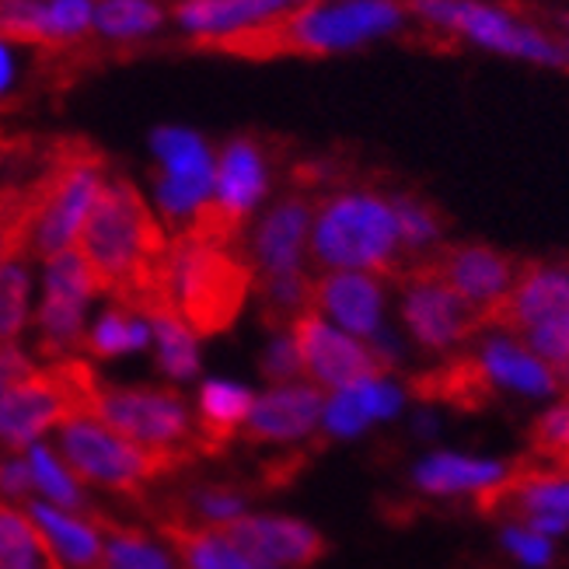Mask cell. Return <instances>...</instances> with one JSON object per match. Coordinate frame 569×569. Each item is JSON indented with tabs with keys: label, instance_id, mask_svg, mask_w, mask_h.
Instances as JSON below:
<instances>
[{
	"label": "cell",
	"instance_id": "obj_1",
	"mask_svg": "<svg viewBox=\"0 0 569 569\" xmlns=\"http://www.w3.org/2000/svg\"><path fill=\"white\" fill-rule=\"evenodd\" d=\"M168 244V231L127 176L102 182L78 234V252L91 269L98 293H112L116 305H127L137 315L164 301L171 305L164 287Z\"/></svg>",
	"mask_w": 569,
	"mask_h": 569
},
{
	"label": "cell",
	"instance_id": "obj_2",
	"mask_svg": "<svg viewBox=\"0 0 569 569\" xmlns=\"http://www.w3.org/2000/svg\"><path fill=\"white\" fill-rule=\"evenodd\" d=\"M409 8L402 0H311L280 18H269L256 29L224 39L192 42V49L224 53L241 60L277 57H329L346 53L370 39L395 36L406 24Z\"/></svg>",
	"mask_w": 569,
	"mask_h": 569
},
{
	"label": "cell",
	"instance_id": "obj_3",
	"mask_svg": "<svg viewBox=\"0 0 569 569\" xmlns=\"http://www.w3.org/2000/svg\"><path fill=\"white\" fill-rule=\"evenodd\" d=\"M308 252L315 266L399 280L406 252L391 196L370 189H342L326 196L315 207Z\"/></svg>",
	"mask_w": 569,
	"mask_h": 569
},
{
	"label": "cell",
	"instance_id": "obj_4",
	"mask_svg": "<svg viewBox=\"0 0 569 569\" xmlns=\"http://www.w3.org/2000/svg\"><path fill=\"white\" fill-rule=\"evenodd\" d=\"M164 287L176 311L196 336L228 332L256 287L249 256L228 244H210L189 234H171L164 259Z\"/></svg>",
	"mask_w": 569,
	"mask_h": 569
},
{
	"label": "cell",
	"instance_id": "obj_5",
	"mask_svg": "<svg viewBox=\"0 0 569 569\" xmlns=\"http://www.w3.org/2000/svg\"><path fill=\"white\" fill-rule=\"evenodd\" d=\"M106 182V154L84 137H63L49 143L42 168L29 179L32 186V244L36 259H53L78 241L84 220Z\"/></svg>",
	"mask_w": 569,
	"mask_h": 569
},
{
	"label": "cell",
	"instance_id": "obj_6",
	"mask_svg": "<svg viewBox=\"0 0 569 569\" xmlns=\"http://www.w3.org/2000/svg\"><path fill=\"white\" fill-rule=\"evenodd\" d=\"M60 455L70 476L116 492H140L147 482L192 461L186 451L143 448V443L106 427L91 412H78L60 423Z\"/></svg>",
	"mask_w": 569,
	"mask_h": 569
},
{
	"label": "cell",
	"instance_id": "obj_7",
	"mask_svg": "<svg viewBox=\"0 0 569 569\" xmlns=\"http://www.w3.org/2000/svg\"><path fill=\"white\" fill-rule=\"evenodd\" d=\"M102 378L91 363L67 357L46 370H32L0 395V443L8 451H24L29 443L63 419L88 412Z\"/></svg>",
	"mask_w": 569,
	"mask_h": 569
},
{
	"label": "cell",
	"instance_id": "obj_8",
	"mask_svg": "<svg viewBox=\"0 0 569 569\" xmlns=\"http://www.w3.org/2000/svg\"><path fill=\"white\" fill-rule=\"evenodd\" d=\"M406 8L409 14L423 21L427 29L451 32L458 39H468L513 60L566 70V53L559 39L538 32L531 21L513 14L510 8L482 4V0H406Z\"/></svg>",
	"mask_w": 569,
	"mask_h": 569
},
{
	"label": "cell",
	"instance_id": "obj_9",
	"mask_svg": "<svg viewBox=\"0 0 569 569\" xmlns=\"http://www.w3.org/2000/svg\"><path fill=\"white\" fill-rule=\"evenodd\" d=\"M116 433L151 451H186L196 458V423L186 399L171 388H109L98 385L88 406Z\"/></svg>",
	"mask_w": 569,
	"mask_h": 569
},
{
	"label": "cell",
	"instance_id": "obj_10",
	"mask_svg": "<svg viewBox=\"0 0 569 569\" xmlns=\"http://www.w3.org/2000/svg\"><path fill=\"white\" fill-rule=\"evenodd\" d=\"M402 287V321L416 346L430 353H451L455 346L468 342L486 329L482 311L458 297L448 283L427 273L419 262H406L395 280Z\"/></svg>",
	"mask_w": 569,
	"mask_h": 569
},
{
	"label": "cell",
	"instance_id": "obj_11",
	"mask_svg": "<svg viewBox=\"0 0 569 569\" xmlns=\"http://www.w3.org/2000/svg\"><path fill=\"white\" fill-rule=\"evenodd\" d=\"M290 336L297 346V357H301V370L321 391H342L360 381H375L395 367V360H388L378 346L332 329L329 321H321L315 308L293 321Z\"/></svg>",
	"mask_w": 569,
	"mask_h": 569
},
{
	"label": "cell",
	"instance_id": "obj_12",
	"mask_svg": "<svg viewBox=\"0 0 569 569\" xmlns=\"http://www.w3.org/2000/svg\"><path fill=\"white\" fill-rule=\"evenodd\" d=\"M98 293V283L78 249H67L46 266V297L39 308V353L67 360L84 350V305Z\"/></svg>",
	"mask_w": 569,
	"mask_h": 569
},
{
	"label": "cell",
	"instance_id": "obj_13",
	"mask_svg": "<svg viewBox=\"0 0 569 569\" xmlns=\"http://www.w3.org/2000/svg\"><path fill=\"white\" fill-rule=\"evenodd\" d=\"M419 266L433 273L437 280L448 283L458 297H465L468 305L486 315L497 308L503 297L510 293L517 269L521 262L510 259L507 252L492 249V244L482 241H461V244H440L430 256L416 259Z\"/></svg>",
	"mask_w": 569,
	"mask_h": 569
},
{
	"label": "cell",
	"instance_id": "obj_14",
	"mask_svg": "<svg viewBox=\"0 0 569 569\" xmlns=\"http://www.w3.org/2000/svg\"><path fill=\"white\" fill-rule=\"evenodd\" d=\"M569 318V259L521 262L503 301L486 315V329H503L521 339L525 332Z\"/></svg>",
	"mask_w": 569,
	"mask_h": 569
},
{
	"label": "cell",
	"instance_id": "obj_15",
	"mask_svg": "<svg viewBox=\"0 0 569 569\" xmlns=\"http://www.w3.org/2000/svg\"><path fill=\"white\" fill-rule=\"evenodd\" d=\"M213 528L231 538L241 552L273 569H311L329 552L326 538L305 521H290V517H234V521Z\"/></svg>",
	"mask_w": 569,
	"mask_h": 569
},
{
	"label": "cell",
	"instance_id": "obj_16",
	"mask_svg": "<svg viewBox=\"0 0 569 569\" xmlns=\"http://www.w3.org/2000/svg\"><path fill=\"white\" fill-rule=\"evenodd\" d=\"M311 220H315L311 200L301 192L283 196V200L259 220V228L252 234V249H249V262L256 269V280L305 273Z\"/></svg>",
	"mask_w": 569,
	"mask_h": 569
},
{
	"label": "cell",
	"instance_id": "obj_17",
	"mask_svg": "<svg viewBox=\"0 0 569 569\" xmlns=\"http://www.w3.org/2000/svg\"><path fill=\"white\" fill-rule=\"evenodd\" d=\"M311 308L329 315L332 321L357 336L370 339L381 332L385 315V283L375 273H353V269H329L311 287Z\"/></svg>",
	"mask_w": 569,
	"mask_h": 569
},
{
	"label": "cell",
	"instance_id": "obj_18",
	"mask_svg": "<svg viewBox=\"0 0 569 569\" xmlns=\"http://www.w3.org/2000/svg\"><path fill=\"white\" fill-rule=\"evenodd\" d=\"M321 416H326V391L318 385H277L256 399L241 433L252 443H287L308 437Z\"/></svg>",
	"mask_w": 569,
	"mask_h": 569
},
{
	"label": "cell",
	"instance_id": "obj_19",
	"mask_svg": "<svg viewBox=\"0 0 569 569\" xmlns=\"http://www.w3.org/2000/svg\"><path fill=\"white\" fill-rule=\"evenodd\" d=\"M301 4H311V0H179L171 8V18L192 36V42H207L256 29V24Z\"/></svg>",
	"mask_w": 569,
	"mask_h": 569
},
{
	"label": "cell",
	"instance_id": "obj_20",
	"mask_svg": "<svg viewBox=\"0 0 569 569\" xmlns=\"http://www.w3.org/2000/svg\"><path fill=\"white\" fill-rule=\"evenodd\" d=\"M409 391L419 402L430 406H451V409H465V412H479L489 402H497L500 388L489 381L482 360L472 353H458L451 360H443L433 370H423L409 381Z\"/></svg>",
	"mask_w": 569,
	"mask_h": 569
},
{
	"label": "cell",
	"instance_id": "obj_21",
	"mask_svg": "<svg viewBox=\"0 0 569 569\" xmlns=\"http://www.w3.org/2000/svg\"><path fill=\"white\" fill-rule=\"evenodd\" d=\"M256 399L249 388L231 381H207L200 388V419H196V455H224L228 443L249 423Z\"/></svg>",
	"mask_w": 569,
	"mask_h": 569
},
{
	"label": "cell",
	"instance_id": "obj_22",
	"mask_svg": "<svg viewBox=\"0 0 569 569\" xmlns=\"http://www.w3.org/2000/svg\"><path fill=\"white\" fill-rule=\"evenodd\" d=\"M161 535L179 552L186 569H273L249 552H241L231 538L220 535L213 525H196L189 517H161Z\"/></svg>",
	"mask_w": 569,
	"mask_h": 569
},
{
	"label": "cell",
	"instance_id": "obj_23",
	"mask_svg": "<svg viewBox=\"0 0 569 569\" xmlns=\"http://www.w3.org/2000/svg\"><path fill=\"white\" fill-rule=\"evenodd\" d=\"M476 357L482 360L489 381L500 391H517V395H552V391H559L552 367L546 360H538L521 339L492 336L479 346Z\"/></svg>",
	"mask_w": 569,
	"mask_h": 569
},
{
	"label": "cell",
	"instance_id": "obj_24",
	"mask_svg": "<svg viewBox=\"0 0 569 569\" xmlns=\"http://www.w3.org/2000/svg\"><path fill=\"white\" fill-rule=\"evenodd\" d=\"M507 476V465L486 461V458H465V455H433L419 461L412 482L430 492V497H455V492H479Z\"/></svg>",
	"mask_w": 569,
	"mask_h": 569
},
{
	"label": "cell",
	"instance_id": "obj_25",
	"mask_svg": "<svg viewBox=\"0 0 569 569\" xmlns=\"http://www.w3.org/2000/svg\"><path fill=\"white\" fill-rule=\"evenodd\" d=\"M0 569H67L49 535L21 510L0 503Z\"/></svg>",
	"mask_w": 569,
	"mask_h": 569
},
{
	"label": "cell",
	"instance_id": "obj_26",
	"mask_svg": "<svg viewBox=\"0 0 569 569\" xmlns=\"http://www.w3.org/2000/svg\"><path fill=\"white\" fill-rule=\"evenodd\" d=\"M29 513L67 562H73L78 569H106V541L98 538V531L88 521L46 503H29Z\"/></svg>",
	"mask_w": 569,
	"mask_h": 569
},
{
	"label": "cell",
	"instance_id": "obj_27",
	"mask_svg": "<svg viewBox=\"0 0 569 569\" xmlns=\"http://www.w3.org/2000/svg\"><path fill=\"white\" fill-rule=\"evenodd\" d=\"M151 326L154 346H158V367L168 378L186 381L200 370V350H196V332L186 326V318L176 311V305H154L143 311Z\"/></svg>",
	"mask_w": 569,
	"mask_h": 569
},
{
	"label": "cell",
	"instance_id": "obj_28",
	"mask_svg": "<svg viewBox=\"0 0 569 569\" xmlns=\"http://www.w3.org/2000/svg\"><path fill=\"white\" fill-rule=\"evenodd\" d=\"M151 147L158 154V171H164L171 179L213 189L217 164H213V154L203 143V137H196L192 130H179V127H161V130H154Z\"/></svg>",
	"mask_w": 569,
	"mask_h": 569
},
{
	"label": "cell",
	"instance_id": "obj_29",
	"mask_svg": "<svg viewBox=\"0 0 569 569\" xmlns=\"http://www.w3.org/2000/svg\"><path fill=\"white\" fill-rule=\"evenodd\" d=\"M164 24V8L154 0H98L94 4V32L130 46L140 36H154Z\"/></svg>",
	"mask_w": 569,
	"mask_h": 569
},
{
	"label": "cell",
	"instance_id": "obj_30",
	"mask_svg": "<svg viewBox=\"0 0 569 569\" xmlns=\"http://www.w3.org/2000/svg\"><path fill=\"white\" fill-rule=\"evenodd\" d=\"M391 207H395V217H399L406 262H416V259L430 256L433 249H440L443 217H440V210L433 203L419 200V196H412V192H395Z\"/></svg>",
	"mask_w": 569,
	"mask_h": 569
},
{
	"label": "cell",
	"instance_id": "obj_31",
	"mask_svg": "<svg viewBox=\"0 0 569 569\" xmlns=\"http://www.w3.org/2000/svg\"><path fill=\"white\" fill-rule=\"evenodd\" d=\"M147 339H151L147 318L127 305H116L94 321V329L84 339V350H91L94 357H119V353L143 350Z\"/></svg>",
	"mask_w": 569,
	"mask_h": 569
},
{
	"label": "cell",
	"instance_id": "obj_32",
	"mask_svg": "<svg viewBox=\"0 0 569 569\" xmlns=\"http://www.w3.org/2000/svg\"><path fill=\"white\" fill-rule=\"evenodd\" d=\"M98 528L109 531L106 541V569H176L154 541H147L137 528H122L109 517H94Z\"/></svg>",
	"mask_w": 569,
	"mask_h": 569
},
{
	"label": "cell",
	"instance_id": "obj_33",
	"mask_svg": "<svg viewBox=\"0 0 569 569\" xmlns=\"http://www.w3.org/2000/svg\"><path fill=\"white\" fill-rule=\"evenodd\" d=\"M29 287L32 277L24 256L0 266V339L4 342H14L29 321Z\"/></svg>",
	"mask_w": 569,
	"mask_h": 569
},
{
	"label": "cell",
	"instance_id": "obj_34",
	"mask_svg": "<svg viewBox=\"0 0 569 569\" xmlns=\"http://www.w3.org/2000/svg\"><path fill=\"white\" fill-rule=\"evenodd\" d=\"M29 468H32V482H36L60 510H84V497L78 492V486H73V479H70V472H67V465L57 461L53 451L42 448V443H36L32 455H29Z\"/></svg>",
	"mask_w": 569,
	"mask_h": 569
},
{
	"label": "cell",
	"instance_id": "obj_35",
	"mask_svg": "<svg viewBox=\"0 0 569 569\" xmlns=\"http://www.w3.org/2000/svg\"><path fill=\"white\" fill-rule=\"evenodd\" d=\"M528 448L535 458H562L569 455V399L541 412L528 427Z\"/></svg>",
	"mask_w": 569,
	"mask_h": 569
},
{
	"label": "cell",
	"instance_id": "obj_36",
	"mask_svg": "<svg viewBox=\"0 0 569 569\" xmlns=\"http://www.w3.org/2000/svg\"><path fill=\"white\" fill-rule=\"evenodd\" d=\"M192 513H200L203 521H213V525H228L234 517H241L244 510V497L231 486H207V489H196L192 500H189Z\"/></svg>",
	"mask_w": 569,
	"mask_h": 569
},
{
	"label": "cell",
	"instance_id": "obj_37",
	"mask_svg": "<svg viewBox=\"0 0 569 569\" xmlns=\"http://www.w3.org/2000/svg\"><path fill=\"white\" fill-rule=\"evenodd\" d=\"M262 375L269 381H277V385H290L297 375H305L301 357H297V346H293L290 332H277L273 342H269V350L262 357Z\"/></svg>",
	"mask_w": 569,
	"mask_h": 569
},
{
	"label": "cell",
	"instance_id": "obj_38",
	"mask_svg": "<svg viewBox=\"0 0 569 569\" xmlns=\"http://www.w3.org/2000/svg\"><path fill=\"white\" fill-rule=\"evenodd\" d=\"M507 541V549L528 562V566H552L556 562V549H552V541L546 535H538V531H528V528H510L503 535Z\"/></svg>",
	"mask_w": 569,
	"mask_h": 569
},
{
	"label": "cell",
	"instance_id": "obj_39",
	"mask_svg": "<svg viewBox=\"0 0 569 569\" xmlns=\"http://www.w3.org/2000/svg\"><path fill=\"white\" fill-rule=\"evenodd\" d=\"M32 360L24 357L14 342H4L0 339V395H4L8 388H14L18 381H24L32 375Z\"/></svg>",
	"mask_w": 569,
	"mask_h": 569
},
{
	"label": "cell",
	"instance_id": "obj_40",
	"mask_svg": "<svg viewBox=\"0 0 569 569\" xmlns=\"http://www.w3.org/2000/svg\"><path fill=\"white\" fill-rule=\"evenodd\" d=\"M29 486H36L29 461H8V465H0V489H4L8 497H24V492H29Z\"/></svg>",
	"mask_w": 569,
	"mask_h": 569
},
{
	"label": "cell",
	"instance_id": "obj_41",
	"mask_svg": "<svg viewBox=\"0 0 569 569\" xmlns=\"http://www.w3.org/2000/svg\"><path fill=\"white\" fill-rule=\"evenodd\" d=\"M32 143H24L21 137H0V164L4 161H11V158H18L21 151H29Z\"/></svg>",
	"mask_w": 569,
	"mask_h": 569
},
{
	"label": "cell",
	"instance_id": "obj_42",
	"mask_svg": "<svg viewBox=\"0 0 569 569\" xmlns=\"http://www.w3.org/2000/svg\"><path fill=\"white\" fill-rule=\"evenodd\" d=\"M559 21H562V24H566V29H569V14H562V18H559Z\"/></svg>",
	"mask_w": 569,
	"mask_h": 569
}]
</instances>
